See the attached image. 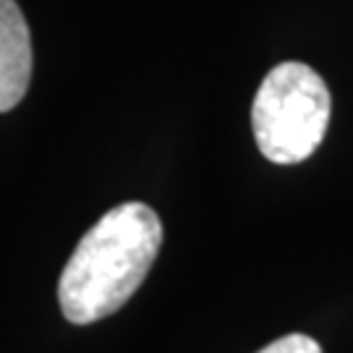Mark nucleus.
<instances>
[{"label":"nucleus","instance_id":"4","mask_svg":"<svg viewBox=\"0 0 353 353\" xmlns=\"http://www.w3.org/2000/svg\"><path fill=\"white\" fill-rule=\"evenodd\" d=\"M259 353H322V348L309 335H285V338L265 345Z\"/></svg>","mask_w":353,"mask_h":353},{"label":"nucleus","instance_id":"1","mask_svg":"<svg viewBox=\"0 0 353 353\" xmlns=\"http://www.w3.org/2000/svg\"><path fill=\"white\" fill-rule=\"evenodd\" d=\"M163 246V223L144 202L105 212L81 236L58 280V301L74 325L115 314L139 290Z\"/></svg>","mask_w":353,"mask_h":353},{"label":"nucleus","instance_id":"3","mask_svg":"<svg viewBox=\"0 0 353 353\" xmlns=\"http://www.w3.org/2000/svg\"><path fill=\"white\" fill-rule=\"evenodd\" d=\"M32 63V34L24 13L16 0H0V113L24 100Z\"/></svg>","mask_w":353,"mask_h":353},{"label":"nucleus","instance_id":"2","mask_svg":"<svg viewBox=\"0 0 353 353\" xmlns=\"http://www.w3.org/2000/svg\"><path fill=\"white\" fill-rule=\"evenodd\" d=\"M332 100L325 79L299 61L275 65L252 105L256 147L270 163L296 165L312 157L330 126Z\"/></svg>","mask_w":353,"mask_h":353}]
</instances>
